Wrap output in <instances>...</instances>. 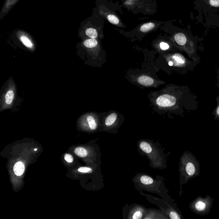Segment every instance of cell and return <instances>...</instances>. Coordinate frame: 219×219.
<instances>
[{
    "instance_id": "obj_1",
    "label": "cell",
    "mask_w": 219,
    "mask_h": 219,
    "mask_svg": "<svg viewBox=\"0 0 219 219\" xmlns=\"http://www.w3.org/2000/svg\"><path fill=\"white\" fill-rule=\"evenodd\" d=\"M180 172L181 186L200 175V162L195 155L190 152H185L181 156L180 163Z\"/></svg>"
},
{
    "instance_id": "obj_2",
    "label": "cell",
    "mask_w": 219,
    "mask_h": 219,
    "mask_svg": "<svg viewBox=\"0 0 219 219\" xmlns=\"http://www.w3.org/2000/svg\"><path fill=\"white\" fill-rule=\"evenodd\" d=\"M214 198L209 195L205 197H197L190 202L189 207L192 211L197 215L205 216L210 212Z\"/></svg>"
},
{
    "instance_id": "obj_3",
    "label": "cell",
    "mask_w": 219,
    "mask_h": 219,
    "mask_svg": "<svg viewBox=\"0 0 219 219\" xmlns=\"http://www.w3.org/2000/svg\"><path fill=\"white\" fill-rule=\"evenodd\" d=\"M174 40L177 44L181 46H186L190 51H194V45L193 42L185 33L179 32L174 36Z\"/></svg>"
},
{
    "instance_id": "obj_4",
    "label": "cell",
    "mask_w": 219,
    "mask_h": 219,
    "mask_svg": "<svg viewBox=\"0 0 219 219\" xmlns=\"http://www.w3.org/2000/svg\"><path fill=\"white\" fill-rule=\"evenodd\" d=\"M176 99L174 96L169 95H161L156 100V104L162 108H169L175 105Z\"/></svg>"
},
{
    "instance_id": "obj_5",
    "label": "cell",
    "mask_w": 219,
    "mask_h": 219,
    "mask_svg": "<svg viewBox=\"0 0 219 219\" xmlns=\"http://www.w3.org/2000/svg\"><path fill=\"white\" fill-rule=\"evenodd\" d=\"M172 60L169 61L168 64L170 66H179L182 67L186 66L187 61L186 59L181 54L176 53L172 56Z\"/></svg>"
},
{
    "instance_id": "obj_6",
    "label": "cell",
    "mask_w": 219,
    "mask_h": 219,
    "mask_svg": "<svg viewBox=\"0 0 219 219\" xmlns=\"http://www.w3.org/2000/svg\"><path fill=\"white\" fill-rule=\"evenodd\" d=\"M138 81L140 84L146 87L151 86L153 84L154 81L151 78L146 76H140L138 79Z\"/></svg>"
},
{
    "instance_id": "obj_7",
    "label": "cell",
    "mask_w": 219,
    "mask_h": 219,
    "mask_svg": "<svg viewBox=\"0 0 219 219\" xmlns=\"http://www.w3.org/2000/svg\"><path fill=\"white\" fill-rule=\"evenodd\" d=\"M25 170V167L24 164L22 162L19 161L16 163L14 166L13 171L15 175L17 176H20L22 175L24 172Z\"/></svg>"
},
{
    "instance_id": "obj_8",
    "label": "cell",
    "mask_w": 219,
    "mask_h": 219,
    "mask_svg": "<svg viewBox=\"0 0 219 219\" xmlns=\"http://www.w3.org/2000/svg\"><path fill=\"white\" fill-rule=\"evenodd\" d=\"M155 24L152 22L146 23L141 26L140 31L143 33H147L154 29Z\"/></svg>"
},
{
    "instance_id": "obj_9",
    "label": "cell",
    "mask_w": 219,
    "mask_h": 219,
    "mask_svg": "<svg viewBox=\"0 0 219 219\" xmlns=\"http://www.w3.org/2000/svg\"><path fill=\"white\" fill-rule=\"evenodd\" d=\"M117 118V115L115 113H111L106 118L105 124L107 126H110L112 125L116 121Z\"/></svg>"
},
{
    "instance_id": "obj_10",
    "label": "cell",
    "mask_w": 219,
    "mask_h": 219,
    "mask_svg": "<svg viewBox=\"0 0 219 219\" xmlns=\"http://www.w3.org/2000/svg\"><path fill=\"white\" fill-rule=\"evenodd\" d=\"M98 41L95 39H91V38L86 40L83 42V44H84L85 47L87 48H89V49L94 48V47H96L98 45Z\"/></svg>"
},
{
    "instance_id": "obj_11",
    "label": "cell",
    "mask_w": 219,
    "mask_h": 219,
    "mask_svg": "<svg viewBox=\"0 0 219 219\" xmlns=\"http://www.w3.org/2000/svg\"><path fill=\"white\" fill-rule=\"evenodd\" d=\"M14 98V93L12 90H9L6 93L5 96V102L8 105H10L13 102Z\"/></svg>"
},
{
    "instance_id": "obj_12",
    "label": "cell",
    "mask_w": 219,
    "mask_h": 219,
    "mask_svg": "<svg viewBox=\"0 0 219 219\" xmlns=\"http://www.w3.org/2000/svg\"><path fill=\"white\" fill-rule=\"evenodd\" d=\"M74 153L79 157L84 158L88 155V151L83 147H79L75 149Z\"/></svg>"
},
{
    "instance_id": "obj_13",
    "label": "cell",
    "mask_w": 219,
    "mask_h": 219,
    "mask_svg": "<svg viewBox=\"0 0 219 219\" xmlns=\"http://www.w3.org/2000/svg\"><path fill=\"white\" fill-rule=\"evenodd\" d=\"M20 39L21 41L22 42L23 44H24L26 47L30 48V49L33 48V44L28 37H26L25 35H22Z\"/></svg>"
},
{
    "instance_id": "obj_14",
    "label": "cell",
    "mask_w": 219,
    "mask_h": 219,
    "mask_svg": "<svg viewBox=\"0 0 219 219\" xmlns=\"http://www.w3.org/2000/svg\"><path fill=\"white\" fill-rule=\"evenodd\" d=\"M87 120L89 124V127L92 130L96 129L97 125L94 117L92 116H88L87 118Z\"/></svg>"
},
{
    "instance_id": "obj_15",
    "label": "cell",
    "mask_w": 219,
    "mask_h": 219,
    "mask_svg": "<svg viewBox=\"0 0 219 219\" xmlns=\"http://www.w3.org/2000/svg\"><path fill=\"white\" fill-rule=\"evenodd\" d=\"M140 149L146 153H150L152 151V148L151 146L146 142H142L140 144Z\"/></svg>"
},
{
    "instance_id": "obj_16",
    "label": "cell",
    "mask_w": 219,
    "mask_h": 219,
    "mask_svg": "<svg viewBox=\"0 0 219 219\" xmlns=\"http://www.w3.org/2000/svg\"><path fill=\"white\" fill-rule=\"evenodd\" d=\"M86 35L91 39H96L98 37V33L96 30L92 28L87 29L85 31Z\"/></svg>"
},
{
    "instance_id": "obj_17",
    "label": "cell",
    "mask_w": 219,
    "mask_h": 219,
    "mask_svg": "<svg viewBox=\"0 0 219 219\" xmlns=\"http://www.w3.org/2000/svg\"><path fill=\"white\" fill-rule=\"evenodd\" d=\"M108 20L112 24L118 25L120 24V20L118 17L115 15L110 14L107 16Z\"/></svg>"
},
{
    "instance_id": "obj_18",
    "label": "cell",
    "mask_w": 219,
    "mask_h": 219,
    "mask_svg": "<svg viewBox=\"0 0 219 219\" xmlns=\"http://www.w3.org/2000/svg\"><path fill=\"white\" fill-rule=\"evenodd\" d=\"M140 181L143 184L146 185L152 184L153 183V180L150 177L146 175L142 176L140 178Z\"/></svg>"
},
{
    "instance_id": "obj_19",
    "label": "cell",
    "mask_w": 219,
    "mask_h": 219,
    "mask_svg": "<svg viewBox=\"0 0 219 219\" xmlns=\"http://www.w3.org/2000/svg\"><path fill=\"white\" fill-rule=\"evenodd\" d=\"M209 6L214 8H219V0H203Z\"/></svg>"
},
{
    "instance_id": "obj_20",
    "label": "cell",
    "mask_w": 219,
    "mask_h": 219,
    "mask_svg": "<svg viewBox=\"0 0 219 219\" xmlns=\"http://www.w3.org/2000/svg\"><path fill=\"white\" fill-rule=\"evenodd\" d=\"M170 217L172 219H181L182 218L181 215L175 211H171L170 213Z\"/></svg>"
},
{
    "instance_id": "obj_21",
    "label": "cell",
    "mask_w": 219,
    "mask_h": 219,
    "mask_svg": "<svg viewBox=\"0 0 219 219\" xmlns=\"http://www.w3.org/2000/svg\"><path fill=\"white\" fill-rule=\"evenodd\" d=\"M78 171L82 173H90L92 172V169L87 167H81L78 169Z\"/></svg>"
},
{
    "instance_id": "obj_22",
    "label": "cell",
    "mask_w": 219,
    "mask_h": 219,
    "mask_svg": "<svg viewBox=\"0 0 219 219\" xmlns=\"http://www.w3.org/2000/svg\"><path fill=\"white\" fill-rule=\"evenodd\" d=\"M159 46L160 48L162 50H167L170 48V45L167 42H161Z\"/></svg>"
},
{
    "instance_id": "obj_23",
    "label": "cell",
    "mask_w": 219,
    "mask_h": 219,
    "mask_svg": "<svg viewBox=\"0 0 219 219\" xmlns=\"http://www.w3.org/2000/svg\"><path fill=\"white\" fill-rule=\"evenodd\" d=\"M65 160L68 163H72L73 161V158L72 155L69 154H66L64 156Z\"/></svg>"
},
{
    "instance_id": "obj_24",
    "label": "cell",
    "mask_w": 219,
    "mask_h": 219,
    "mask_svg": "<svg viewBox=\"0 0 219 219\" xmlns=\"http://www.w3.org/2000/svg\"><path fill=\"white\" fill-rule=\"evenodd\" d=\"M142 218V213L140 211H136L134 213L133 216L132 218L133 219H140Z\"/></svg>"
},
{
    "instance_id": "obj_25",
    "label": "cell",
    "mask_w": 219,
    "mask_h": 219,
    "mask_svg": "<svg viewBox=\"0 0 219 219\" xmlns=\"http://www.w3.org/2000/svg\"><path fill=\"white\" fill-rule=\"evenodd\" d=\"M218 106H217V108H216V111H215V119H217V120H219V102H218Z\"/></svg>"
},
{
    "instance_id": "obj_26",
    "label": "cell",
    "mask_w": 219,
    "mask_h": 219,
    "mask_svg": "<svg viewBox=\"0 0 219 219\" xmlns=\"http://www.w3.org/2000/svg\"><path fill=\"white\" fill-rule=\"evenodd\" d=\"M34 151H37V149H34Z\"/></svg>"
}]
</instances>
